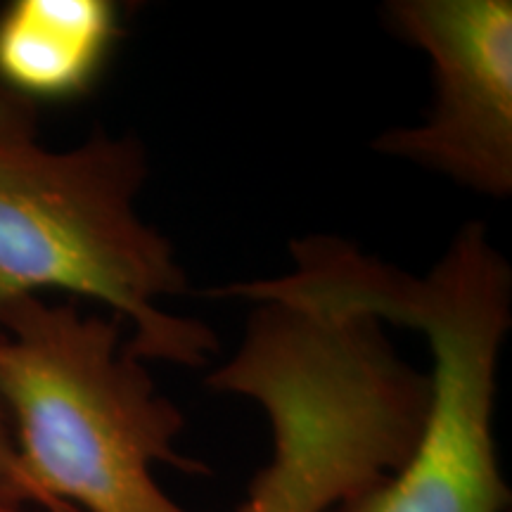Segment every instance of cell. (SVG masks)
<instances>
[{
    "instance_id": "obj_1",
    "label": "cell",
    "mask_w": 512,
    "mask_h": 512,
    "mask_svg": "<svg viewBox=\"0 0 512 512\" xmlns=\"http://www.w3.org/2000/svg\"><path fill=\"white\" fill-rule=\"evenodd\" d=\"M297 299L418 330L430 344V406L399 470L330 512H505L494 441L496 370L510 330L512 275L484 223H467L425 278L339 238L297 240L292 268L268 283Z\"/></svg>"
},
{
    "instance_id": "obj_2",
    "label": "cell",
    "mask_w": 512,
    "mask_h": 512,
    "mask_svg": "<svg viewBox=\"0 0 512 512\" xmlns=\"http://www.w3.org/2000/svg\"><path fill=\"white\" fill-rule=\"evenodd\" d=\"M214 392L259 403L271 458L240 512H330L406 463L430 377L403 363L384 323L330 306L259 299Z\"/></svg>"
},
{
    "instance_id": "obj_3",
    "label": "cell",
    "mask_w": 512,
    "mask_h": 512,
    "mask_svg": "<svg viewBox=\"0 0 512 512\" xmlns=\"http://www.w3.org/2000/svg\"><path fill=\"white\" fill-rule=\"evenodd\" d=\"M145 178L136 138L98 131L74 150H48L34 102L0 86V309L62 290L119 318L143 363L204 366L214 330L159 306L185 292V273L169 240L138 216Z\"/></svg>"
},
{
    "instance_id": "obj_4",
    "label": "cell",
    "mask_w": 512,
    "mask_h": 512,
    "mask_svg": "<svg viewBox=\"0 0 512 512\" xmlns=\"http://www.w3.org/2000/svg\"><path fill=\"white\" fill-rule=\"evenodd\" d=\"M124 323L24 297L0 309V403L24 470L55 510L192 512L159 486L183 415L128 351Z\"/></svg>"
},
{
    "instance_id": "obj_5",
    "label": "cell",
    "mask_w": 512,
    "mask_h": 512,
    "mask_svg": "<svg viewBox=\"0 0 512 512\" xmlns=\"http://www.w3.org/2000/svg\"><path fill=\"white\" fill-rule=\"evenodd\" d=\"M389 24L430 57L437 100L420 126L375 140L406 159L489 197L512 192V3L396 0Z\"/></svg>"
},
{
    "instance_id": "obj_6",
    "label": "cell",
    "mask_w": 512,
    "mask_h": 512,
    "mask_svg": "<svg viewBox=\"0 0 512 512\" xmlns=\"http://www.w3.org/2000/svg\"><path fill=\"white\" fill-rule=\"evenodd\" d=\"M119 36L112 0H15L0 12V86L34 105L81 98Z\"/></svg>"
},
{
    "instance_id": "obj_7",
    "label": "cell",
    "mask_w": 512,
    "mask_h": 512,
    "mask_svg": "<svg viewBox=\"0 0 512 512\" xmlns=\"http://www.w3.org/2000/svg\"><path fill=\"white\" fill-rule=\"evenodd\" d=\"M0 501L15 505H31L50 512H72V510H55L46 503V498L38 494V489L31 484V479L24 470L22 458H19L15 434H12L8 413L0 403Z\"/></svg>"
},
{
    "instance_id": "obj_8",
    "label": "cell",
    "mask_w": 512,
    "mask_h": 512,
    "mask_svg": "<svg viewBox=\"0 0 512 512\" xmlns=\"http://www.w3.org/2000/svg\"><path fill=\"white\" fill-rule=\"evenodd\" d=\"M0 512H50V510H41V508H31V505H15V503L0 501Z\"/></svg>"
}]
</instances>
